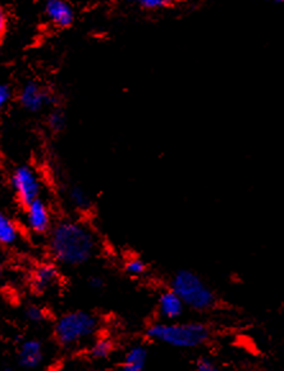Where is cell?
Wrapping results in <instances>:
<instances>
[{
  "label": "cell",
  "instance_id": "8992f818",
  "mask_svg": "<svg viewBox=\"0 0 284 371\" xmlns=\"http://www.w3.org/2000/svg\"><path fill=\"white\" fill-rule=\"evenodd\" d=\"M19 103L29 112H40L56 102L54 95L38 81H27L19 91Z\"/></svg>",
  "mask_w": 284,
  "mask_h": 371
},
{
  "label": "cell",
  "instance_id": "ac0fdd59",
  "mask_svg": "<svg viewBox=\"0 0 284 371\" xmlns=\"http://www.w3.org/2000/svg\"><path fill=\"white\" fill-rule=\"evenodd\" d=\"M26 319L29 322H34V324H40V322H44L47 319V311L38 306H29L26 308Z\"/></svg>",
  "mask_w": 284,
  "mask_h": 371
},
{
  "label": "cell",
  "instance_id": "5b68a950",
  "mask_svg": "<svg viewBox=\"0 0 284 371\" xmlns=\"http://www.w3.org/2000/svg\"><path fill=\"white\" fill-rule=\"evenodd\" d=\"M10 183L22 205H29L40 198L41 180L38 172L29 166H19L10 177Z\"/></svg>",
  "mask_w": 284,
  "mask_h": 371
},
{
  "label": "cell",
  "instance_id": "9c48e42d",
  "mask_svg": "<svg viewBox=\"0 0 284 371\" xmlns=\"http://www.w3.org/2000/svg\"><path fill=\"white\" fill-rule=\"evenodd\" d=\"M45 14L57 27H68L75 20V10L72 5L63 0H49L45 4Z\"/></svg>",
  "mask_w": 284,
  "mask_h": 371
},
{
  "label": "cell",
  "instance_id": "52a82bcc",
  "mask_svg": "<svg viewBox=\"0 0 284 371\" xmlns=\"http://www.w3.org/2000/svg\"><path fill=\"white\" fill-rule=\"evenodd\" d=\"M26 224L29 230L36 234H44L50 229L51 215L43 199L38 198L35 202L26 205Z\"/></svg>",
  "mask_w": 284,
  "mask_h": 371
},
{
  "label": "cell",
  "instance_id": "484cf974",
  "mask_svg": "<svg viewBox=\"0 0 284 371\" xmlns=\"http://www.w3.org/2000/svg\"><path fill=\"white\" fill-rule=\"evenodd\" d=\"M0 371H12L10 369H4V370H0Z\"/></svg>",
  "mask_w": 284,
  "mask_h": 371
},
{
  "label": "cell",
  "instance_id": "9a60e30c",
  "mask_svg": "<svg viewBox=\"0 0 284 371\" xmlns=\"http://www.w3.org/2000/svg\"><path fill=\"white\" fill-rule=\"evenodd\" d=\"M146 361H147V350L143 346H141V344L133 346L124 355L123 363L145 366Z\"/></svg>",
  "mask_w": 284,
  "mask_h": 371
},
{
  "label": "cell",
  "instance_id": "cb8c5ba5",
  "mask_svg": "<svg viewBox=\"0 0 284 371\" xmlns=\"http://www.w3.org/2000/svg\"><path fill=\"white\" fill-rule=\"evenodd\" d=\"M121 371H145V366L139 365H131V363H123Z\"/></svg>",
  "mask_w": 284,
  "mask_h": 371
},
{
  "label": "cell",
  "instance_id": "d4e9b609",
  "mask_svg": "<svg viewBox=\"0 0 284 371\" xmlns=\"http://www.w3.org/2000/svg\"><path fill=\"white\" fill-rule=\"evenodd\" d=\"M1 273H3V266H1V261H0V278H1Z\"/></svg>",
  "mask_w": 284,
  "mask_h": 371
},
{
  "label": "cell",
  "instance_id": "44dd1931",
  "mask_svg": "<svg viewBox=\"0 0 284 371\" xmlns=\"http://www.w3.org/2000/svg\"><path fill=\"white\" fill-rule=\"evenodd\" d=\"M12 99V90L7 84L0 82V112L8 106Z\"/></svg>",
  "mask_w": 284,
  "mask_h": 371
},
{
  "label": "cell",
  "instance_id": "30bf717a",
  "mask_svg": "<svg viewBox=\"0 0 284 371\" xmlns=\"http://www.w3.org/2000/svg\"><path fill=\"white\" fill-rule=\"evenodd\" d=\"M59 280V271L57 267L51 264L40 265L34 270L31 278L32 288L38 293H45L47 291L56 288Z\"/></svg>",
  "mask_w": 284,
  "mask_h": 371
},
{
  "label": "cell",
  "instance_id": "2e32d148",
  "mask_svg": "<svg viewBox=\"0 0 284 371\" xmlns=\"http://www.w3.org/2000/svg\"><path fill=\"white\" fill-rule=\"evenodd\" d=\"M47 125L53 133H60L66 127V115L60 109H54L47 117Z\"/></svg>",
  "mask_w": 284,
  "mask_h": 371
},
{
  "label": "cell",
  "instance_id": "ba28073f",
  "mask_svg": "<svg viewBox=\"0 0 284 371\" xmlns=\"http://www.w3.org/2000/svg\"><path fill=\"white\" fill-rule=\"evenodd\" d=\"M186 306L180 297L171 289H168L159 295L158 313L164 322H177L185 313Z\"/></svg>",
  "mask_w": 284,
  "mask_h": 371
},
{
  "label": "cell",
  "instance_id": "8fae6325",
  "mask_svg": "<svg viewBox=\"0 0 284 371\" xmlns=\"http://www.w3.org/2000/svg\"><path fill=\"white\" fill-rule=\"evenodd\" d=\"M44 360V347L38 339H27L19 346V363L27 370L36 369Z\"/></svg>",
  "mask_w": 284,
  "mask_h": 371
},
{
  "label": "cell",
  "instance_id": "5bb4252c",
  "mask_svg": "<svg viewBox=\"0 0 284 371\" xmlns=\"http://www.w3.org/2000/svg\"><path fill=\"white\" fill-rule=\"evenodd\" d=\"M68 199L78 211H87L91 207V198L81 186L71 188L68 192Z\"/></svg>",
  "mask_w": 284,
  "mask_h": 371
},
{
  "label": "cell",
  "instance_id": "7a4b0ae2",
  "mask_svg": "<svg viewBox=\"0 0 284 371\" xmlns=\"http://www.w3.org/2000/svg\"><path fill=\"white\" fill-rule=\"evenodd\" d=\"M146 337L150 341L173 348L192 350L206 344L211 332L204 322H163L152 324L146 329Z\"/></svg>",
  "mask_w": 284,
  "mask_h": 371
},
{
  "label": "cell",
  "instance_id": "d6986e66",
  "mask_svg": "<svg viewBox=\"0 0 284 371\" xmlns=\"http://www.w3.org/2000/svg\"><path fill=\"white\" fill-rule=\"evenodd\" d=\"M195 370L196 371H228L223 368H220L213 360H210L209 357H200L195 365Z\"/></svg>",
  "mask_w": 284,
  "mask_h": 371
},
{
  "label": "cell",
  "instance_id": "6da1fadb",
  "mask_svg": "<svg viewBox=\"0 0 284 371\" xmlns=\"http://www.w3.org/2000/svg\"><path fill=\"white\" fill-rule=\"evenodd\" d=\"M49 248L59 264L80 266L94 257L97 240L88 226L75 220H64L51 230Z\"/></svg>",
  "mask_w": 284,
  "mask_h": 371
},
{
  "label": "cell",
  "instance_id": "7c38bea8",
  "mask_svg": "<svg viewBox=\"0 0 284 371\" xmlns=\"http://www.w3.org/2000/svg\"><path fill=\"white\" fill-rule=\"evenodd\" d=\"M19 230L10 217L0 212V245H13L17 243Z\"/></svg>",
  "mask_w": 284,
  "mask_h": 371
},
{
  "label": "cell",
  "instance_id": "277c9868",
  "mask_svg": "<svg viewBox=\"0 0 284 371\" xmlns=\"http://www.w3.org/2000/svg\"><path fill=\"white\" fill-rule=\"evenodd\" d=\"M99 328V320L93 313L71 311L58 319L54 334L63 347H73L91 338Z\"/></svg>",
  "mask_w": 284,
  "mask_h": 371
},
{
  "label": "cell",
  "instance_id": "ffe728a7",
  "mask_svg": "<svg viewBox=\"0 0 284 371\" xmlns=\"http://www.w3.org/2000/svg\"><path fill=\"white\" fill-rule=\"evenodd\" d=\"M139 3L142 8L149 10H164L171 5V1L168 0H141Z\"/></svg>",
  "mask_w": 284,
  "mask_h": 371
},
{
  "label": "cell",
  "instance_id": "3957f363",
  "mask_svg": "<svg viewBox=\"0 0 284 371\" xmlns=\"http://www.w3.org/2000/svg\"><path fill=\"white\" fill-rule=\"evenodd\" d=\"M171 289L180 297L186 307L193 311L205 313L213 310L218 303L215 292L198 273L191 270H180L174 273Z\"/></svg>",
  "mask_w": 284,
  "mask_h": 371
},
{
  "label": "cell",
  "instance_id": "7402d4cb",
  "mask_svg": "<svg viewBox=\"0 0 284 371\" xmlns=\"http://www.w3.org/2000/svg\"><path fill=\"white\" fill-rule=\"evenodd\" d=\"M7 26H8V17H7V13L3 7H0V41L4 38L5 35V31H7Z\"/></svg>",
  "mask_w": 284,
  "mask_h": 371
},
{
  "label": "cell",
  "instance_id": "4fadbf2b",
  "mask_svg": "<svg viewBox=\"0 0 284 371\" xmlns=\"http://www.w3.org/2000/svg\"><path fill=\"white\" fill-rule=\"evenodd\" d=\"M114 351V344L109 338H97L88 348V355L94 360H105L108 359Z\"/></svg>",
  "mask_w": 284,
  "mask_h": 371
},
{
  "label": "cell",
  "instance_id": "603a6c76",
  "mask_svg": "<svg viewBox=\"0 0 284 371\" xmlns=\"http://www.w3.org/2000/svg\"><path fill=\"white\" fill-rule=\"evenodd\" d=\"M88 284H90V286H91L93 289H100V288H103V285H104V280H103L102 278H99V276H93V278L88 280Z\"/></svg>",
  "mask_w": 284,
  "mask_h": 371
},
{
  "label": "cell",
  "instance_id": "e0dca14e",
  "mask_svg": "<svg viewBox=\"0 0 284 371\" xmlns=\"http://www.w3.org/2000/svg\"><path fill=\"white\" fill-rule=\"evenodd\" d=\"M146 264L141 258H131L124 265V271L131 276H141L146 273Z\"/></svg>",
  "mask_w": 284,
  "mask_h": 371
}]
</instances>
